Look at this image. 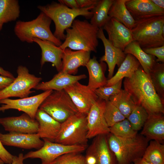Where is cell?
<instances>
[{
  "label": "cell",
  "mask_w": 164,
  "mask_h": 164,
  "mask_svg": "<svg viewBox=\"0 0 164 164\" xmlns=\"http://www.w3.org/2000/svg\"><path fill=\"white\" fill-rule=\"evenodd\" d=\"M123 86L135 104L143 107L149 115L164 114V102L141 66L132 76L125 78Z\"/></svg>",
  "instance_id": "1"
},
{
  "label": "cell",
  "mask_w": 164,
  "mask_h": 164,
  "mask_svg": "<svg viewBox=\"0 0 164 164\" xmlns=\"http://www.w3.org/2000/svg\"><path fill=\"white\" fill-rule=\"evenodd\" d=\"M99 29L87 20L75 19L71 27L66 30L65 39L59 47L63 50L68 48L96 53Z\"/></svg>",
  "instance_id": "2"
},
{
  "label": "cell",
  "mask_w": 164,
  "mask_h": 164,
  "mask_svg": "<svg viewBox=\"0 0 164 164\" xmlns=\"http://www.w3.org/2000/svg\"><path fill=\"white\" fill-rule=\"evenodd\" d=\"M131 30L134 41L142 49L164 45V15L144 18L135 20Z\"/></svg>",
  "instance_id": "3"
},
{
  "label": "cell",
  "mask_w": 164,
  "mask_h": 164,
  "mask_svg": "<svg viewBox=\"0 0 164 164\" xmlns=\"http://www.w3.org/2000/svg\"><path fill=\"white\" fill-rule=\"evenodd\" d=\"M107 137L109 148L115 157L117 164H130L142 157L149 141L140 134L132 137L123 138L109 133Z\"/></svg>",
  "instance_id": "4"
},
{
  "label": "cell",
  "mask_w": 164,
  "mask_h": 164,
  "mask_svg": "<svg viewBox=\"0 0 164 164\" xmlns=\"http://www.w3.org/2000/svg\"><path fill=\"white\" fill-rule=\"evenodd\" d=\"M94 7L72 9L59 2H55L45 5L37 6L38 9L53 21L55 29L53 34L60 41L65 40V31L71 27L77 17L83 16L87 19L91 18L93 13L89 10Z\"/></svg>",
  "instance_id": "5"
},
{
  "label": "cell",
  "mask_w": 164,
  "mask_h": 164,
  "mask_svg": "<svg viewBox=\"0 0 164 164\" xmlns=\"http://www.w3.org/2000/svg\"><path fill=\"white\" fill-rule=\"evenodd\" d=\"M52 21L50 17L41 12L35 19L32 20L17 21L14 32L17 37L23 42L32 43L33 42V39L37 38L49 41L59 46L62 43L54 36L51 31Z\"/></svg>",
  "instance_id": "6"
},
{
  "label": "cell",
  "mask_w": 164,
  "mask_h": 164,
  "mask_svg": "<svg viewBox=\"0 0 164 164\" xmlns=\"http://www.w3.org/2000/svg\"><path fill=\"white\" fill-rule=\"evenodd\" d=\"M87 115L78 112L61 123L55 142L66 145H87Z\"/></svg>",
  "instance_id": "7"
},
{
  "label": "cell",
  "mask_w": 164,
  "mask_h": 164,
  "mask_svg": "<svg viewBox=\"0 0 164 164\" xmlns=\"http://www.w3.org/2000/svg\"><path fill=\"white\" fill-rule=\"evenodd\" d=\"M39 108L61 123L79 112L64 90L53 91L43 101Z\"/></svg>",
  "instance_id": "8"
},
{
  "label": "cell",
  "mask_w": 164,
  "mask_h": 164,
  "mask_svg": "<svg viewBox=\"0 0 164 164\" xmlns=\"http://www.w3.org/2000/svg\"><path fill=\"white\" fill-rule=\"evenodd\" d=\"M17 76L9 85L0 91V100L10 97L20 98L28 97L35 91L31 90L40 83L42 78L30 74L28 69L22 65L17 70Z\"/></svg>",
  "instance_id": "9"
},
{
  "label": "cell",
  "mask_w": 164,
  "mask_h": 164,
  "mask_svg": "<svg viewBox=\"0 0 164 164\" xmlns=\"http://www.w3.org/2000/svg\"><path fill=\"white\" fill-rule=\"evenodd\" d=\"M43 140V146L36 151L28 152L24 156V160L38 158L41 160V164H50L62 155L72 152L80 153L87 148V145H66L46 139Z\"/></svg>",
  "instance_id": "10"
},
{
  "label": "cell",
  "mask_w": 164,
  "mask_h": 164,
  "mask_svg": "<svg viewBox=\"0 0 164 164\" xmlns=\"http://www.w3.org/2000/svg\"><path fill=\"white\" fill-rule=\"evenodd\" d=\"M53 91L47 90L36 95L17 99L7 98L1 100L0 111L16 109L24 112L32 119H35L36 114L40 105Z\"/></svg>",
  "instance_id": "11"
},
{
  "label": "cell",
  "mask_w": 164,
  "mask_h": 164,
  "mask_svg": "<svg viewBox=\"0 0 164 164\" xmlns=\"http://www.w3.org/2000/svg\"><path fill=\"white\" fill-rule=\"evenodd\" d=\"M64 90L69 96L78 111L87 115L98 98L94 91L79 81L69 85Z\"/></svg>",
  "instance_id": "12"
},
{
  "label": "cell",
  "mask_w": 164,
  "mask_h": 164,
  "mask_svg": "<svg viewBox=\"0 0 164 164\" xmlns=\"http://www.w3.org/2000/svg\"><path fill=\"white\" fill-rule=\"evenodd\" d=\"M106 101L98 98L87 115V138L110 133V128L105 119L104 113Z\"/></svg>",
  "instance_id": "13"
},
{
  "label": "cell",
  "mask_w": 164,
  "mask_h": 164,
  "mask_svg": "<svg viewBox=\"0 0 164 164\" xmlns=\"http://www.w3.org/2000/svg\"><path fill=\"white\" fill-rule=\"evenodd\" d=\"M102 28L107 32L108 39L112 45L123 51L134 41L131 30L114 18H111Z\"/></svg>",
  "instance_id": "14"
},
{
  "label": "cell",
  "mask_w": 164,
  "mask_h": 164,
  "mask_svg": "<svg viewBox=\"0 0 164 164\" xmlns=\"http://www.w3.org/2000/svg\"><path fill=\"white\" fill-rule=\"evenodd\" d=\"M0 125L9 132L26 134L37 133L39 123L24 113L18 116L0 117Z\"/></svg>",
  "instance_id": "15"
},
{
  "label": "cell",
  "mask_w": 164,
  "mask_h": 164,
  "mask_svg": "<svg viewBox=\"0 0 164 164\" xmlns=\"http://www.w3.org/2000/svg\"><path fill=\"white\" fill-rule=\"evenodd\" d=\"M0 140L4 145L11 146L25 149H39L43 145V140L37 133L26 134L9 132L0 133Z\"/></svg>",
  "instance_id": "16"
},
{
  "label": "cell",
  "mask_w": 164,
  "mask_h": 164,
  "mask_svg": "<svg viewBox=\"0 0 164 164\" xmlns=\"http://www.w3.org/2000/svg\"><path fill=\"white\" fill-rule=\"evenodd\" d=\"M97 37L102 42L105 50L104 54L101 58L100 61L107 63L108 71V78L109 79L113 76L116 65L119 67L125 59L126 55L121 49L113 46L106 38L102 28L99 29Z\"/></svg>",
  "instance_id": "17"
},
{
  "label": "cell",
  "mask_w": 164,
  "mask_h": 164,
  "mask_svg": "<svg viewBox=\"0 0 164 164\" xmlns=\"http://www.w3.org/2000/svg\"><path fill=\"white\" fill-rule=\"evenodd\" d=\"M91 52L84 50L73 51L67 48L63 50L61 71L74 75L81 66L85 67L90 58Z\"/></svg>",
  "instance_id": "18"
},
{
  "label": "cell",
  "mask_w": 164,
  "mask_h": 164,
  "mask_svg": "<svg viewBox=\"0 0 164 164\" xmlns=\"http://www.w3.org/2000/svg\"><path fill=\"white\" fill-rule=\"evenodd\" d=\"M35 119L39 123L37 134L40 138L54 142L60 132L61 123L39 108L36 114Z\"/></svg>",
  "instance_id": "19"
},
{
  "label": "cell",
  "mask_w": 164,
  "mask_h": 164,
  "mask_svg": "<svg viewBox=\"0 0 164 164\" xmlns=\"http://www.w3.org/2000/svg\"><path fill=\"white\" fill-rule=\"evenodd\" d=\"M87 151L94 157L95 164H117L115 157L109 146L107 135L95 137Z\"/></svg>",
  "instance_id": "20"
},
{
  "label": "cell",
  "mask_w": 164,
  "mask_h": 164,
  "mask_svg": "<svg viewBox=\"0 0 164 164\" xmlns=\"http://www.w3.org/2000/svg\"><path fill=\"white\" fill-rule=\"evenodd\" d=\"M33 41L39 45L41 50V67L46 63L50 62L54 65L58 72L61 71L63 50L49 41L37 38H33Z\"/></svg>",
  "instance_id": "21"
},
{
  "label": "cell",
  "mask_w": 164,
  "mask_h": 164,
  "mask_svg": "<svg viewBox=\"0 0 164 164\" xmlns=\"http://www.w3.org/2000/svg\"><path fill=\"white\" fill-rule=\"evenodd\" d=\"M125 5L135 20L164 15V10L156 6L151 0H127Z\"/></svg>",
  "instance_id": "22"
},
{
  "label": "cell",
  "mask_w": 164,
  "mask_h": 164,
  "mask_svg": "<svg viewBox=\"0 0 164 164\" xmlns=\"http://www.w3.org/2000/svg\"><path fill=\"white\" fill-rule=\"evenodd\" d=\"M86 77L85 74L74 75L61 71L50 80L40 83L34 89L44 91L47 90L61 91L64 90L72 84L85 79Z\"/></svg>",
  "instance_id": "23"
},
{
  "label": "cell",
  "mask_w": 164,
  "mask_h": 164,
  "mask_svg": "<svg viewBox=\"0 0 164 164\" xmlns=\"http://www.w3.org/2000/svg\"><path fill=\"white\" fill-rule=\"evenodd\" d=\"M140 134L149 140L161 142L164 139L163 114L149 115Z\"/></svg>",
  "instance_id": "24"
},
{
  "label": "cell",
  "mask_w": 164,
  "mask_h": 164,
  "mask_svg": "<svg viewBox=\"0 0 164 164\" xmlns=\"http://www.w3.org/2000/svg\"><path fill=\"white\" fill-rule=\"evenodd\" d=\"M99 63L95 56L90 59L85 67L88 71L89 81L87 86L92 90H95L105 86L107 79L104 74L103 62Z\"/></svg>",
  "instance_id": "25"
},
{
  "label": "cell",
  "mask_w": 164,
  "mask_h": 164,
  "mask_svg": "<svg viewBox=\"0 0 164 164\" xmlns=\"http://www.w3.org/2000/svg\"><path fill=\"white\" fill-rule=\"evenodd\" d=\"M140 65L138 61L132 55L126 54V57L118 67L115 75L107 80L106 86L112 85L124 78L132 76L138 69Z\"/></svg>",
  "instance_id": "26"
},
{
  "label": "cell",
  "mask_w": 164,
  "mask_h": 164,
  "mask_svg": "<svg viewBox=\"0 0 164 164\" xmlns=\"http://www.w3.org/2000/svg\"><path fill=\"white\" fill-rule=\"evenodd\" d=\"M127 1L114 0L108 15L111 18L115 19L131 30L135 26V21L126 6Z\"/></svg>",
  "instance_id": "27"
},
{
  "label": "cell",
  "mask_w": 164,
  "mask_h": 164,
  "mask_svg": "<svg viewBox=\"0 0 164 164\" xmlns=\"http://www.w3.org/2000/svg\"><path fill=\"white\" fill-rule=\"evenodd\" d=\"M124 52L126 55L130 54L134 56L144 72L149 76L150 71L156 62L155 56L146 53L139 44L134 41L126 47Z\"/></svg>",
  "instance_id": "28"
},
{
  "label": "cell",
  "mask_w": 164,
  "mask_h": 164,
  "mask_svg": "<svg viewBox=\"0 0 164 164\" xmlns=\"http://www.w3.org/2000/svg\"><path fill=\"white\" fill-rule=\"evenodd\" d=\"M114 0H100L91 10L93 15L90 23L98 28H102L111 18L108 15Z\"/></svg>",
  "instance_id": "29"
},
{
  "label": "cell",
  "mask_w": 164,
  "mask_h": 164,
  "mask_svg": "<svg viewBox=\"0 0 164 164\" xmlns=\"http://www.w3.org/2000/svg\"><path fill=\"white\" fill-rule=\"evenodd\" d=\"M19 2L17 0H0V23L15 21L20 15Z\"/></svg>",
  "instance_id": "30"
},
{
  "label": "cell",
  "mask_w": 164,
  "mask_h": 164,
  "mask_svg": "<svg viewBox=\"0 0 164 164\" xmlns=\"http://www.w3.org/2000/svg\"><path fill=\"white\" fill-rule=\"evenodd\" d=\"M109 101L127 118L134 109L136 104L130 95L124 89L117 94L111 96Z\"/></svg>",
  "instance_id": "31"
},
{
  "label": "cell",
  "mask_w": 164,
  "mask_h": 164,
  "mask_svg": "<svg viewBox=\"0 0 164 164\" xmlns=\"http://www.w3.org/2000/svg\"><path fill=\"white\" fill-rule=\"evenodd\" d=\"M153 164H164V145L160 142L151 140L142 157Z\"/></svg>",
  "instance_id": "32"
},
{
  "label": "cell",
  "mask_w": 164,
  "mask_h": 164,
  "mask_svg": "<svg viewBox=\"0 0 164 164\" xmlns=\"http://www.w3.org/2000/svg\"><path fill=\"white\" fill-rule=\"evenodd\" d=\"M149 76L157 94L164 102V63L156 62Z\"/></svg>",
  "instance_id": "33"
},
{
  "label": "cell",
  "mask_w": 164,
  "mask_h": 164,
  "mask_svg": "<svg viewBox=\"0 0 164 164\" xmlns=\"http://www.w3.org/2000/svg\"><path fill=\"white\" fill-rule=\"evenodd\" d=\"M149 116L148 112L143 107L136 104L127 119L133 129L138 132L142 128Z\"/></svg>",
  "instance_id": "34"
},
{
  "label": "cell",
  "mask_w": 164,
  "mask_h": 164,
  "mask_svg": "<svg viewBox=\"0 0 164 164\" xmlns=\"http://www.w3.org/2000/svg\"><path fill=\"white\" fill-rule=\"evenodd\" d=\"M109 128L110 133L117 137L131 138L138 134V132L133 129L127 118L116 123Z\"/></svg>",
  "instance_id": "35"
},
{
  "label": "cell",
  "mask_w": 164,
  "mask_h": 164,
  "mask_svg": "<svg viewBox=\"0 0 164 164\" xmlns=\"http://www.w3.org/2000/svg\"><path fill=\"white\" fill-rule=\"evenodd\" d=\"M104 116L109 128L126 118L119 110L109 100L106 101Z\"/></svg>",
  "instance_id": "36"
},
{
  "label": "cell",
  "mask_w": 164,
  "mask_h": 164,
  "mask_svg": "<svg viewBox=\"0 0 164 164\" xmlns=\"http://www.w3.org/2000/svg\"><path fill=\"white\" fill-rule=\"evenodd\" d=\"M122 80L109 86H104L99 88L94 91L98 98L107 101L111 96L118 94L121 89Z\"/></svg>",
  "instance_id": "37"
},
{
  "label": "cell",
  "mask_w": 164,
  "mask_h": 164,
  "mask_svg": "<svg viewBox=\"0 0 164 164\" xmlns=\"http://www.w3.org/2000/svg\"><path fill=\"white\" fill-rule=\"evenodd\" d=\"M50 164H87L85 156L78 152L65 154L57 158Z\"/></svg>",
  "instance_id": "38"
},
{
  "label": "cell",
  "mask_w": 164,
  "mask_h": 164,
  "mask_svg": "<svg viewBox=\"0 0 164 164\" xmlns=\"http://www.w3.org/2000/svg\"><path fill=\"white\" fill-rule=\"evenodd\" d=\"M147 54L156 56L157 62L164 63V45L161 46L142 49Z\"/></svg>",
  "instance_id": "39"
},
{
  "label": "cell",
  "mask_w": 164,
  "mask_h": 164,
  "mask_svg": "<svg viewBox=\"0 0 164 164\" xmlns=\"http://www.w3.org/2000/svg\"><path fill=\"white\" fill-rule=\"evenodd\" d=\"M13 156L5 148L0 140V159L4 163L10 164L12 162Z\"/></svg>",
  "instance_id": "40"
},
{
  "label": "cell",
  "mask_w": 164,
  "mask_h": 164,
  "mask_svg": "<svg viewBox=\"0 0 164 164\" xmlns=\"http://www.w3.org/2000/svg\"><path fill=\"white\" fill-rule=\"evenodd\" d=\"M99 0H76L80 8L94 7Z\"/></svg>",
  "instance_id": "41"
},
{
  "label": "cell",
  "mask_w": 164,
  "mask_h": 164,
  "mask_svg": "<svg viewBox=\"0 0 164 164\" xmlns=\"http://www.w3.org/2000/svg\"><path fill=\"white\" fill-rule=\"evenodd\" d=\"M14 79L0 75V91L5 89L12 83Z\"/></svg>",
  "instance_id": "42"
},
{
  "label": "cell",
  "mask_w": 164,
  "mask_h": 164,
  "mask_svg": "<svg viewBox=\"0 0 164 164\" xmlns=\"http://www.w3.org/2000/svg\"><path fill=\"white\" fill-rule=\"evenodd\" d=\"M58 1L59 3L70 9H76L80 8L76 0H59Z\"/></svg>",
  "instance_id": "43"
},
{
  "label": "cell",
  "mask_w": 164,
  "mask_h": 164,
  "mask_svg": "<svg viewBox=\"0 0 164 164\" xmlns=\"http://www.w3.org/2000/svg\"><path fill=\"white\" fill-rule=\"evenodd\" d=\"M24 156L23 154L22 153H20L18 156L14 155L12 162L10 164H24Z\"/></svg>",
  "instance_id": "44"
},
{
  "label": "cell",
  "mask_w": 164,
  "mask_h": 164,
  "mask_svg": "<svg viewBox=\"0 0 164 164\" xmlns=\"http://www.w3.org/2000/svg\"><path fill=\"white\" fill-rule=\"evenodd\" d=\"M0 75L15 79L14 75L9 71L6 70L0 66Z\"/></svg>",
  "instance_id": "45"
},
{
  "label": "cell",
  "mask_w": 164,
  "mask_h": 164,
  "mask_svg": "<svg viewBox=\"0 0 164 164\" xmlns=\"http://www.w3.org/2000/svg\"><path fill=\"white\" fill-rule=\"evenodd\" d=\"M151 1L156 6L164 10V0H151Z\"/></svg>",
  "instance_id": "46"
},
{
  "label": "cell",
  "mask_w": 164,
  "mask_h": 164,
  "mask_svg": "<svg viewBox=\"0 0 164 164\" xmlns=\"http://www.w3.org/2000/svg\"><path fill=\"white\" fill-rule=\"evenodd\" d=\"M133 163V164H153L146 160L142 157L135 160Z\"/></svg>",
  "instance_id": "47"
},
{
  "label": "cell",
  "mask_w": 164,
  "mask_h": 164,
  "mask_svg": "<svg viewBox=\"0 0 164 164\" xmlns=\"http://www.w3.org/2000/svg\"><path fill=\"white\" fill-rule=\"evenodd\" d=\"M3 25V24L0 23V31L2 30V28Z\"/></svg>",
  "instance_id": "48"
},
{
  "label": "cell",
  "mask_w": 164,
  "mask_h": 164,
  "mask_svg": "<svg viewBox=\"0 0 164 164\" xmlns=\"http://www.w3.org/2000/svg\"><path fill=\"white\" fill-rule=\"evenodd\" d=\"M0 164H4V162L2 161L0 159Z\"/></svg>",
  "instance_id": "49"
},
{
  "label": "cell",
  "mask_w": 164,
  "mask_h": 164,
  "mask_svg": "<svg viewBox=\"0 0 164 164\" xmlns=\"http://www.w3.org/2000/svg\"><path fill=\"white\" fill-rule=\"evenodd\" d=\"M130 164H133V163H131Z\"/></svg>",
  "instance_id": "50"
}]
</instances>
